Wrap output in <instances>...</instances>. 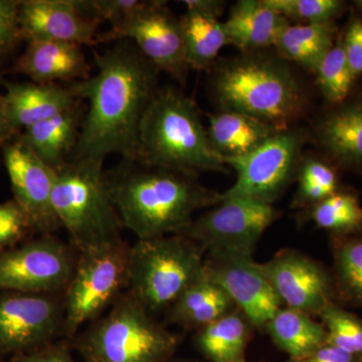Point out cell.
Listing matches in <instances>:
<instances>
[{
    "mask_svg": "<svg viewBox=\"0 0 362 362\" xmlns=\"http://www.w3.org/2000/svg\"><path fill=\"white\" fill-rule=\"evenodd\" d=\"M136 162L197 177L225 173L194 100L175 88H159L140 123ZM135 162V163H136Z\"/></svg>",
    "mask_w": 362,
    "mask_h": 362,
    "instance_id": "cell-3",
    "label": "cell"
},
{
    "mask_svg": "<svg viewBox=\"0 0 362 362\" xmlns=\"http://www.w3.org/2000/svg\"><path fill=\"white\" fill-rule=\"evenodd\" d=\"M286 20L300 25H328L341 13L339 0H266Z\"/></svg>",
    "mask_w": 362,
    "mask_h": 362,
    "instance_id": "cell-34",
    "label": "cell"
},
{
    "mask_svg": "<svg viewBox=\"0 0 362 362\" xmlns=\"http://www.w3.org/2000/svg\"><path fill=\"white\" fill-rule=\"evenodd\" d=\"M52 207L78 252L122 239V221L112 199L104 161L78 159L56 171Z\"/></svg>",
    "mask_w": 362,
    "mask_h": 362,
    "instance_id": "cell-5",
    "label": "cell"
},
{
    "mask_svg": "<svg viewBox=\"0 0 362 362\" xmlns=\"http://www.w3.org/2000/svg\"><path fill=\"white\" fill-rule=\"evenodd\" d=\"M317 141L345 168H362V101L327 114L316 129Z\"/></svg>",
    "mask_w": 362,
    "mask_h": 362,
    "instance_id": "cell-25",
    "label": "cell"
},
{
    "mask_svg": "<svg viewBox=\"0 0 362 362\" xmlns=\"http://www.w3.org/2000/svg\"><path fill=\"white\" fill-rule=\"evenodd\" d=\"M204 270L225 290L255 329L264 330L274 314L283 307L252 256L235 252L206 254Z\"/></svg>",
    "mask_w": 362,
    "mask_h": 362,
    "instance_id": "cell-15",
    "label": "cell"
},
{
    "mask_svg": "<svg viewBox=\"0 0 362 362\" xmlns=\"http://www.w3.org/2000/svg\"><path fill=\"white\" fill-rule=\"evenodd\" d=\"M11 362H75L66 342H52L33 351L13 356Z\"/></svg>",
    "mask_w": 362,
    "mask_h": 362,
    "instance_id": "cell-38",
    "label": "cell"
},
{
    "mask_svg": "<svg viewBox=\"0 0 362 362\" xmlns=\"http://www.w3.org/2000/svg\"><path fill=\"white\" fill-rule=\"evenodd\" d=\"M4 86L6 93L0 95L2 107L7 120L18 134L82 101L70 86L9 81H4Z\"/></svg>",
    "mask_w": 362,
    "mask_h": 362,
    "instance_id": "cell-18",
    "label": "cell"
},
{
    "mask_svg": "<svg viewBox=\"0 0 362 362\" xmlns=\"http://www.w3.org/2000/svg\"><path fill=\"white\" fill-rule=\"evenodd\" d=\"M295 180L297 188L291 206L301 211L339 190L337 171L322 159L314 156L302 158Z\"/></svg>",
    "mask_w": 362,
    "mask_h": 362,
    "instance_id": "cell-31",
    "label": "cell"
},
{
    "mask_svg": "<svg viewBox=\"0 0 362 362\" xmlns=\"http://www.w3.org/2000/svg\"><path fill=\"white\" fill-rule=\"evenodd\" d=\"M213 90L221 110L240 112L289 129L303 115V86L284 62L258 52L243 54L214 71Z\"/></svg>",
    "mask_w": 362,
    "mask_h": 362,
    "instance_id": "cell-4",
    "label": "cell"
},
{
    "mask_svg": "<svg viewBox=\"0 0 362 362\" xmlns=\"http://www.w3.org/2000/svg\"><path fill=\"white\" fill-rule=\"evenodd\" d=\"M11 71L28 76L37 84L75 83L90 77L82 45L57 40L28 42Z\"/></svg>",
    "mask_w": 362,
    "mask_h": 362,
    "instance_id": "cell-19",
    "label": "cell"
},
{
    "mask_svg": "<svg viewBox=\"0 0 362 362\" xmlns=\"http://www.w3.org/2000/svg\"><path fill=\"white\" fill-rule=\"evenodd\" d=\"M206 130L214 150L223 159L246 156L282 131L247 114L230 110L211 114Z\"/></svg>",
    "mask_w": 362,
    "mask_h": 362,
    "instance_id": "cell-24",
    "label": "cell"
},
{
    "mask_svg": "<svg viewBox=\"0 0 362 362\" xmlns=\"http://www.w3.org/2000/svg\"><path fill=\"white\" fill-rule=\"evenodd\" d=\"M82 101L63 113L23 130V142L47 164L58 170L73 156L82 128Z\"/></svg>",
    "mask_w": 362,
    "mask_h": 362,
    "instance_id": "cell-22",
    "label": "cell"
},
{
    "mask_svg": "<svg viewBox=\"0 0 362 362\" xmlns=\"http://www.w3.org/2000/svg\"><path fill=\"white\" fill-rule=\"evenodd\" d=\"M240 362H247V361H240ZM290 362H291V361H290Z\"/></svg>",
    "mask_w": 362,
    "mask_h": 362,
    "instance_id": "cell-44",
    "label": "cell"
},
{
    "mask_svg": "<svg viewBox=\"0 0 362 362\" xmlns=\"http://www.w3.org/2000/svg\"><path fill=\"white\" fill-rule=\"evenodd\" d=\"M2 158L13 199L30 214L35 233L49 235L62 228L52 207L56 171L47 166L20 135L7 143Z\"/></svg>",
    "mask_w": 362,
    "mask_h": 362,
    "instance_id": "cell-16",
    "label": "cell"
},
{
    "mask_svg": "<svg viewBox=\"0 0 362 362\" xmlns=\"http://www.w3.org/2000/svg\"><path fill=\"white\" fill-rule=\"evenodd\" d=\"M347 62L354 75L362 74V21L354 20L342 42Z\"/></svg>",
    "mask_w": 362,
    "mask_h": 362,
    "instance_id": "cell-39",
    "label": "cell"
},
{
    "mask_svg": "<svg viewBox=\"0 0 362 362\" xmlns=\"http://www.w3.org/2000/svg\"><path fill=\"white\" fill-rule=\"evenodd\" d=\"M331 247L337 298L362 308V233L332 238Z\"/></svg>",
    "mask_w": 362,
    "mask_h": 362,
    "instance_id": "cell-30",
    "label": "cell"
},
{
    "mask_svg": "<svg viewBox=\"0 0 362 362\" xmlns=\"http://www.w3.org/2000/svg\"><path fill=\"white\" fill-rule=\"evenodd\" d=\"M273 204L244 199H223L194 218L180 235L206 254L235 252L252 256L266 230L280 216Z\"/></svg>",
    "mask_w": 362,
    "mask_h": 362,
    "instance_id": "cell-10",
    "label": "cell"
},
{
    "mask_svg": "<svg viewBox=\"0 0 362 362\" xmlns=\"http://www.w3.org/2000/svg\"><path fill=\"white\" fill-rule=\"evenodd\" d=\"M254 329L247 317L235 308L195 331L194 344L211 362L244 361Z\"/></svg>",
    "mask_w": 362,
    "mask_h": 362,
    "instance_id": "cell-26",
    "label": "cell"
},
{
    "mask_svg": "<svg viewBox=\"0 0 362 362\" xmlns=\"http://www.w3.org/2000/svg\"><path fill=\"white\" fill-rule=\"evenodd\" d=\"M130 250L121 239L78 252L75 270L63 292L64 337L75 338L83 326L103 315L127 291Z\"/></svg>",
    "mask_w": 362,
    "mask_h": 362,
    "instance_id": "cell-8",
    "label": "cell"
},
{
    "mask_svg": "<svg viewBox=\"0 0 362 362\" xmlns=\"http://www.w3.org/2000/svg\"><path fill=\"white\" fill-rule=\"evenodd\" d=\"M354 4L362 11V0H357V1L354 2Z\"/></svg>",
    "mask_w": 362,
    "mask_h": 362,
    "instance_id": "cell-42",
    "label": "cell"
},
{
    "mask_svg": "<svg viewBox=\"0 0 362 362\" xmlns=\"http://www.w3.org/2000/svg\"><path fill=\"white\" fill-rule=\"evenodd\" d=\"M33 233L30 214L16 199L0 204V252L18 246Z\"/></svg>",
    "mask_w": 362,
    "mask_h": 362,
    "instance_id": "cell-36",
    "label": "cell"
},
{
    "mask_svg": "<svg viewBox=\"0 0 362 362\" xmlns=\"http://www.w3.org/2000/svg\"><path fill=\"white\" fill-rule=\"evenodd\" d=\"M95 63L96 75L69 85L78 99L89 102L71 159L105 161L118 154L135 163L140 123L159 89L158 71L127 40L95 52Z\"/></svg>",
    "mask_w": 362,
    "mask_h": 362,
    "instance_id": "cell-1",
    "label": "cell"
},
{
    "mask_svg": "<svg viewBox=\"0 0 362 362\" xmlns=\"http://www.w3.org/2000/svg\"><path fill=\"white\" fill-rule=\"evenodd\" d=\"M327 331V344L362 358V320L337 303L318 315Z\"/></svg>",
    "mask_w": 362,
    "mask_h": 362,
    "instance_id": "cell-33",
    "label": "cell"
},
{
    "mask_svg": "<svg viewBox=\"0 0 362 362\" xmlns=\"http://www.w3.org/2000/svg\"><path fill=\"white\" fill-rule=\"evenodd\" d=\"M164 362H178V361H170V359H169V361H164Z\"/></svg>",
    "mask_w": 362,
    "mask_h": 362,
    "instance_id": "cell-43",
    "label": "cell"
},
{
    "mask_svg": "<svg viewBox=\"0 0 362 362\" xmlns=\"http://www.w3.org/2000/svg\"><path fill=\"white\" fill-rule=\"evenodd\" d=\"M21 0H0V66L21 40L18 8Z\"/></svg>",
    "mask_w": 362,
    "mask_h": 362,
    "instance_id": "cell-37",
    "label": "cell"
},
{
    "mask_svg": "<svg viewBox=\"0 0 362 362\" xmlns=\"http://www.w3.org/2000/svg\"><path fill=\"white\" fill-rule=\"evenodd\" d=\"M206 252L181 235L137 240L127 291L151 314L166 312L204 270Z\"/></svg>",
    "mask_w": 362,
    "mask_h": 362,
    "instance_id": "cell-7",
    "label": "cell"
},
{
    "mask_svg": "<svg viewBox=\"0 0 362 362\" xmlns=\"http://www.w3.org/2000/svg\"><path fill=\"white\" fill-rule=\"evenodd\" d=\"M306 133L296 128L280 131L246 156L225 158L237 173L221 201L244 199L273 204L296 180Z\"/></svg>",
    "mask_w": 362,
    "mask_h": 362,
    "instance_id": "cell-9",
    "label": "cell"
},
{
    "mask_svg": "<svg viewBox=\"0 0 362 362\" xmlns=\"http://www.w3.org/2000/svg\"><path fill=\"white\" fill-rule=\"evenodd\" d=\"M76 345L85 362H164L180 339L125 291L78 335Z\"/></svg>",
    "mask_w": 362,
    "mask_h": 362,
    "instance_id": "cell-6",
    "label": "cell"
},
{
    "mask_svg": "<svg viewBox=\"0 0 362 362\" xmlns=\"http://www.w3.org/2000/svg\"><path fill=\"white\" fill-rule=\"evenodd\" d=\"M303 220L332 238L349 237L362 233V206L356 195L338 190L328 199L302 211Z\"/></svg>",
    "mask_w": 362,
    "mask_h": 362,
    "instance_id": "cell-29",
    "label": "cell"
},
{
    "mask_svg": "<svg viewBox=\"0 0 362 362\" xmlns=\"http://www.w3.org/2000/svg\"><path fill=\"white\" fill-rule=\"evenodd\" d=\"M334 28L328 25L287 23L279 33L274 47L281 58L294 62L304 70L315 73L324 56L333 47Z\"/></svg>",
    "mask_w": 362,
    "mask_h": 362,
    "instance_id": "cell-28",
    "label": "cell"
},
{
    "mask_svg": "<svg viewBox=\"0 0 362 362\" xmlns=\"http://www.w3.org/2000/svg\"><path fill=\"white\" fill-rule=\"evenodd\" d=\"M18 135L20 134L13 130L7 120L4 107H2L1 99H0V157H2V151L7 143L11 142Z\"/></svg>",
    "mask_w": 362,
    "mask_h": 362,
    "instance_id": "cell-41",
    "label": "cell"
},
{
    "mask_svg": "<svg viewBox=\"0 0 362 362\" xmlns=\"http://www.w3.org/2000/svg\"><path fill=\"white\" fill-rule=\"evenodd\" d=\"M181 30L189 69L211 68L221 49L228 44L225 23L220 21L225 2L218 0H185Z\"/></svg>",
    "mask_w": 362,
    "mask_h": 362,
    "instance_id": "cell-20",
    "label": "cell"
},
{
    "mask_svg": "<svg viewBox=\"0 0 362 362\" xmlns=\"http://www.w3.org/2000/svg\"><path fill=\"white\" fill-rule=\"evenodd\" d=\"M259 266L283 307L318 316L335 303L332 273L305 252L281 250Z\"/></svg>",
    "mask_w": 362,
    "mask_h": 362,
    "instance_id": "cell-14",
    "label": "cell"
},
{
    "mask_svg": "<svg viewBox=\"0 0 362 362\" xmlns=\"http://www.w3.org/2000/svg\"><path fill=\"white\" fill-rule=\"evenodd\" d=\"M264 330L272 341L291 357L301 361L327 343V331L313 316L295 309L281 307Z\"/></svg>",
    "mask_w": 362,
    "mask_h": 362,
    "instance_id": "cell-27",
    "label": "cell"
},
{
    "mask_svg": "<svg viewBox=\"0 0 362 362\" xmlns=\"http://www.w3.org/2000/svg\"><path fill=\"white\" fill-rule=\"evenodd\" d=\"M64 329L63 293L0 291V359L54 342Z\"/></svg>",
    "mask_w": 362,
    "mask_h": 362,
    "instance_id": "cell-12",
    "label": "cell"
},
{
    "mask_svg": "<svg viewBox=\"0 0 362 362\" xmlns=\"http://www.w3.org/2000/svg\"><path fill=\"white\" fill-rule=\"evenodd\" d=\"M235 308L225 290L204 270L166 311V319L185 329L197 331Z\"/></svg>",
    "mask_w": 362,
    "mask_h": 362,
    "instance_id": "cell-23",
    "label": "cell"
},
{
    "mask_svg": "<svg viewBox=\"0 0 362 362\" xmlns=\"http://www.w3.org/2000/svg\"><path fill=\"white\" fill-rule=\"evenodd\" d=\"M107 177L122 225L137 240L180 235L197 211L221 202L197 177L165 169L131 166Z\"/></svg>",
    "mask_w": 362,
    "mask_h": 362,
    "instance_id": "cell-2",
    "label": "cell"
},
{
    "mask_svg": "<svg viewBox=\"0 0 362 362\" xmlns=\"http://www.w3.org/2000/svg\"><path fill=\"white\" fill-rule=\"evenodd\" d=\"M98 40L99 42L130 40L157 71L168 74L180 83L187 77L189 66L180 20L169 9L166 1L149 0L137 16L100 33Z\"/></svg>",
    "mask_w": 362,
    "mask_h": 362,
    "instance_id": "cell-13",
    "label": "cell"
},
{
    "mask_svg": "<svg viewBox=\"0 0 362 362\" xmlns=\"http://www.w3.org/2000/svg\"><path fill=\"white\" fill-rule=\"evenodd\" d=\"M85 18L116 28L137 16L147 6L146 0H71Z\"/></svg>",
    "mask_w": 362,
    "mask_h": 362,
    "instance_id": "cell-35",
    "label": "cell"
},
{
    "mask_svg": "<svg viewBox=\"0 0 362 362\" xmlns=\"http://www.w3.org/2000/svg\"><path fill=\"white\" fill-rule=\"evenodd\" d=\"M291 362H362V358L350 356L346 352L326 343L310 356L305 357L301 361Z\"/></svg>",
    "mask_w": 362,
    "mask_h": 362,
    "instance_id": "cell-40",
    "label": "cell"
},
{
    "mask_svg": "<svg viewBox=\"0 0 362 362\" xmlns=\"http://www.w3.org/2000/svg\"><path fill=\"white\" fill-rule=\"evenodd\" d=\"M18 23L23 40L99 44L100 23L82 16L71 0H21Z\"/></svg>",
    "mask_w": 362,
    "mask_h": 362,
    "instance_id": "cell-17",
    "label": "cell"
},
{
    "mask_svg": "<svg viewBox=\"0 0 362 362\" xmlns=\"http://www.w3.org/2000/svg\"><path fill=\"white\" fill-rule=\"evenodd\" d=\"M223 23L228 44L243 54H250L274 45L279 33L289 21L266 0H240Z\"/></svg>",
    "mask_w": 362,
    "mask_h": 362,
    "instance_id": "cell-21",
    "label": "cell"
},
{
    "mask_svg": "<svg viewBox=\"0 0 362 362\" xmlns=\"http://www.w3.org/2000/svg\"><path fill=\"white\" fill-rule=\"evenodd\" d=\"M78 254L54 233L40 235L0 252V291L63 293Z\"/></svg>",
    "mask_w": 362,
    "mask_h": 362,
    "instance_id": "cell-11",
    "label": "cell"
},
{
    "mask_svg": "<svg viewBox=\"0 0 362 362\" xmlns=\"http://www.w3.org/2000/svg\"><path fill=\"white\" fill-rule=\"evenodd\" d=\"M315 73L321 93L331 103L344 101L356 78L347 62L342 42L331 47Z\"/></svg>",
    "mask_w": 362,
    "mask_h": 362,
    "instance_id": "cell-32",
    "label": "cell"
}]
</instances>
